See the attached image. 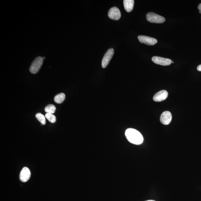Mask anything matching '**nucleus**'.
<instances>
[{
  "label": "nucleus",
  "mask_w": 201,
  "mask_h": 201,
  "mask_svg": "<svg viewBox=\"0 0 201 201\" xmlns=\"http://www.w3.org/2000/svg\"><path fill=\"white\" fill-rule=\"evenodd\" d=\"M146 17L147 21L151 23L160 24L164 23L165 21L164 17L152 12L147 13Z\"/></svg>",
  "instance_id": "7ed1b4c3"
},
{
  "label": "nucleus",
  "mask_w": 201,
  "mask_h": 201,
  "mask_svg": "<svg viewBox=\"0 0 201 201\" xmlns=\"http://www.w3.org/2000/svg\"><path fill=\"white\" fill-rule=\"evenodd\" d=\"M172 118V114L170 111H164L160 116V122L162 124L168 125L171 122Z\"/></svg>",
  "instance_id": "6e6552de"
},
{
  "label": "nucleus",
  "mask_w": 201,
  "mask_h": 201,
  "mask_svg": "<svg viewBox=\"0 0 201 201\" xmlns=\"http://www.w3.org/2000/svg\"><path fill=\"white\" fill-rule=\"evenodd\" d=\"M124 7L126 12L130 13L133 10L134 7V1L133 0H124L123 1Z\"/></svg>",
  "instance_id": "9b49d317"
},
{
  "label": "nucleus",
  "mask_w": 201,
  "mask_h": 201,
  "mask_svg": "<svg viewBox=\"0 0 201 201\" xmlns=\"http://www.w3.org/2000/svg\"><path fill=\"white\" fill-rule=\"evenodd\" d=\"M168 93L165 90H162L156 93L153 97V100L155 102H161L167 99Z\"/></svg>",
  "instance_id": "1a4fd4ad"
},
{
  "label": "nucleus",
  "mask_w": 201,
  "mask_h": 201,
  "mask_svg": "<svg viewBox=\"0 0 201 201\" xmlns=\"http://www.w3.org/2000/svg\"><path fill=\"white\" fill-rule=\"evenodd\" d=\"M155 201V200H148L147 201Z\"/></svg>",
  "instance_id": "a211bd4d"
},
{
  "label": "nucleus",
  "mask_w": 201,
  "mask_h": 201,
  "mask_svg": "<svg viewBox=\"0 0 201 201\" xmlns=\"http://www.w3.org/2000/svg\"><path fill=\"white\" fill-rule=\"evenodd\" d=\"M198 8L199 11V13H201V3L198 5Z\"/></svg>",
  "instance_id": "dca6fc26"
},
{
  "label": "nucleus",
  "mask_w": 201,
  "mask_h": 201,
  "mask_svg": "<svg viewBox=\"0 0 201 201\" xmlns=\"http://www.w3.org/2000/svg\"><path fill=\"white\" fill-rule=\"evenodd\" d=\"M152 61L156 64L162 66H168L171 64L172 61L170 59L154 56L152 59Z\"/></svg>",
  "instance_id": "423d86ee"
},
{
  "label": "nucleus",
  "mask_w": 201,
  "mask_h": 201,
  "mask_svg": "<svg viewBox=\"0 0 201 201\" xmlns=\"http://www.w3.org/2000/svg\"><path fill=\"white\" fill-rule=\"evenodd\" d=\"M56 110V108L54 105L49 104L45 108V111L47 113L53 114Z\"/></svg>",
  "instance_id": "ddd939ff"
},
{
  "label": "nucleus",
  "mask_w": 201,
  "mask_h": 201,
  "mask_svg": "<svg viewBox=\"0 0 201 201\" xmlns=\"http://www.w3.org/2000/svg\"><path fill=\"white\" fill-rule=\"evenodd\" d=\"M65 99V95L64 93H61L57 94L55 97L54 100L57 104H61L63 102Z\"/></svg>",
  "instance_id": "f8f14e48"
},
{
  "label": "nucleus",
  "mask_w": 201,
  "mask_h": 201,
  "mask_svg": "<svg viewBox=\"0 0 201 201\" xmlns=\"http://www.w3.org/2000/svg\"><path fill=\"white\" fill-rule=\"evenodd\" d=\"M43 62V57L40 56L36 57L31 65L29 71L32 74L37 73L41 68Z\"/></svg>",
  "instance_id": "f03ea898"
},
{
  "label": "nucleus",
  "mask_w": 201,
  "mask_h": 201,
  "mask_svg": "<svg viewBox=\"0 0 201 201\" xmlns=\"http://www.w3.org/2000/svg\"><path fill=\"white\" fill-rule=\"evenodd\" d=\"M35 117L43 125H45L46 123V117L44 115L40 113H38L35 115Z\"/></svg>",
  "instance_id": "4468645a"
},
{
  "label": "nucleus",
  "mask_w": 201,
  "mask_h": 201,
  "mask_svg": "<svg viewBox=\"0 0 201 201\" xmlns=\"http://www.w3.org/2000/svg\"><path fill=\"white\" fill-rule=\"evenodd\" d=\"M43 59H45V57H43Z\"/></svg>",
  "instance_id": "6ab92c4d"
},
{
  "label": "nucleus",
  "mask_w": 201,
  "mask_h": 201,
  "mask_svg": "<svg viewBox=\"0 0 201 201\" xmlns=\"http://www.w3.org/2000/svg\"><path fill=\"white\" fill-rule=\"evenodd\" d=\"M114 54V50L113 49H110L107 50L105 53L102 61V67L105 68L108 65L110 60L112 59Z\"/></svg>",
  "instance_id": "20e7f679"
},
{
  "label": "nucleus",
  "mask_w": 201,
  "mask_h": 201,
  "mask_svg": "<svg viewBox=\"0 0 201 201\" xmlns=\"http://www.w3.org/2000/svg\"><path fill=\"white\" fill-rule=\"evenodd\" d=\"M45 117L51 123H54L56 122V117L53 114L46 113Z\"/></svg>",
  "instance_id": "2eb2a0df"
},
{
  "label": "nucleus",
  "mask_w": 201,
  "mask_h": 201,
  "mask_svg": "<svg viewBox=\"0 0 201 201\" xmlns=\"http://www.w3.org/2000/svg\"><path fill=\"white\" fill-rule=\"evenodd\" d=\"M197 70L199 71H201V64L197 67Z\"/></svg>",
  "instance_id": "f3484780"
},
{
  "label": "nucleus",
  "mask_w": 201,
  "mask_h": 201,
  "mask_svg": "<svg viewBox=\"0 0 201 201\" xmlns=\"http://www.w3.org/2000/svg\"><path fill=\"white\" fill-rule=\"evenodd\" d=\"M31 176V172L29 168L24 167L21 170L19 176L21 181L23 182H26L29 180Z\"/></svg>",
  "instance_id": "9d476101"
},
{
  "label": "nucleus",
  "mask_w": 201,
  "mask_h": 201,
  "mask_svg": "<svg viewBox=\"0 0 201 201\" xmlns=\"http://www.w3.org/2000/svg\"><path fill=\"white\" fill-rule=\"evenodd\" d=\"M138 39L140 42L150 46H153L158 42L157 40L155 38L144 35H139L138 37Z\"/></svg>",
  "instance_id": "39448f33"
},
{
  "label": "nucleus",
  "mask_w": 201,
  "mask_h": 201,
  "mask_svg": "<svg viewBox=\"0 0 201 201\" xmlns=\"http://www.w3.org/2000/svg\"><path fill=\"white\" fill-rule=\"evenodd\" d=\"M108 16L109 18L113 20H118L121 17L120 11L119 9L117 7H112L109 10Z\"/></svg>",
  "instance_id": "0eeeda50"
},
{
  "label": "nucleus",
  "mask_w": 201,
  "mask_h": 201,
  "mask_svg": "<svg viewBox=\"0 0 201 201\" xmlns=\"http://www.w3.org/2000/svg\"><path fill=\"white\" fill-rule=\"evenodd\" d=\"M174 63V62H173V61H172V63Z\"/></svg>",
  "instance_id": "aec40b11"
},
{
  "label": "nucleus",
  "mask_w": 201,
  "mask_h": 201,
  "mask_svg": "<svg viewBox=\"0 0 201 201\" xmlns=\"http://www.w3.org/2000/svg\"><path fill=\"white\" fill-rule=\"evenodd\" d=\"M125 136L128 141L132 144L139 145L143 141L142 134L138 131L133 128H129L126 130Z\"/></svg>",
  "instance_id": "f257e3e1"
}]
</instances>
